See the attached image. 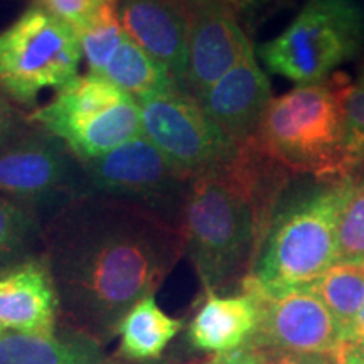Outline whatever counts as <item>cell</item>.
<instances>
[{
	"instance_id": "cell-1",
	"label": "cell",
	"mask_w": 364,
	"mask_h": 364,
	"mask_svg": "<svg viewBox=\"0 0 364 364\" xmlns=\"http://www.w3.org/2000/svg\"><path fill=\"white\" fill-rule=\"evenodd\" d=\"M43 257L63 327L105 346L125 314L174 270L184 241L179 228L149 209L86 194L46 223Z\"/></svg>"
},
{
	"instance_id": "cell-2",
	"label": "cell",
	"mask_w": 364,
	"mask_h": 364,
	"mask_svg": "<svg viewBox=\"0 0 364 364\" xmlns=\"http://www.w3.org/2000/svg\"><path fill=\"white\" fill-rule=\"evenodd\" d=\"M294 179L253 139L240 144L223 171L194 177L179 230L204 292L248 275L273 211Z\"/></svg>"
},
{
	"instance_id": "cell-3",
	"label": "cell",
	"mask_w": 364,
	"mask_h": 364,
	"mask_svg": "<svg viewBox=\"0 0 364 364\" xmlns=\"http://www.w3.org/2000/svg\"><path fill=\"white\" fill-rule=\"evenodd\" d=\"M349 179L314 181L297 191L290 182L252 270L241 280L243 289L270 295L307 287L338 262V225Z\"/></svg>"
},
{
	"instance_id": "cell-4",
	"label": "cell",
	"mask_w": 364,
	"mask_h": 364,
	"mask_svg": "<svg viewBox=\"0 0 364 364\" xmlns=\"http://www.w3.org/2000/svg\"><path fill=\"white\" fill-rule=\"evenodd\" d=\"M344 75L297 85L272 98L253 140L294 177L344 181L361 169L349 147L343 108Z\"/></svg>"
},
{
	"instance_id": "cell-5",
	"label": "cell",
	"mask_w": 364,
	"mask_h": 364,
	"mask_svg": "<svg viewBox=\"0 0 364 364\" xmlns=\"http://www.w3.org/2000/svg\"><path fill=\"white\" fill-rule=\"evenodd\" d=\"M27 118L80 161H93L144 135L139 102L95 73L76 76Z\"/></svg>"
},
{
	"instance_id": "cell-6",
	"label": "cell",
	"mask_w": 364,
	"mask_h": 364,
	"mask_svg": "<svg viewBox=\"0 0 364 364\" xmlns=\"http://www.w3.org/2000/svg\"><path fill=\"white\" fill-rule=\"evenodd\" d=\"M363 43L364 16L354 0H307L277 38L258 48V56L275 75L314 85L356 58Z\"/></svg>"
},
{
	"instance_id": "cell-7",
	"label": "cell",
	"mask_w": 364,
	"mask_h": 364,
	"mask_svg": "<svg viewBox=\"0 0 364 364\" xmlns=\"http://www.w3.org/2000/svg\"><path fill=\"white\" fill-rule=\"evenodd\" d=\"M83 61L75 29L43 4H33L0 31V93L34 107L41 91L61 90L78 76Z\"/></svg>"
},
{
	"instance_id": "cell-8",
	"label": "cell",
	"mask_w": 364,
	"mask_h": 364,
	"mask_svg": "<svg viewBox=\"0 0 364 364\" xmlns=\"http://www.w3.org/2000/svg\"><path fill=\"white\" fill-rule=\"evenodd\" d=\"M86 194L83 164L38 125L0 152V196L26 208L43 225Z\"/></svg>"
},
{
	"instance_id": "cell-9",
	"label": "cell",
	"mask_w": 364,
	"mask_h": 364,
	"mask_svg": "<svg viewBox=\"0 0 364 364\" xmlns=\"http://www.w3.org/2000/svg\"><path fill=\"white\" fill-rule=\"evenodd\" d=\"M136 102L142 134L193 179L223 171L238 154L240 144L228 139L181 85L172 83Z\"/></svg>"
},
{
	"instance_id": "cell-10",
	"label": "cell",
	"mask_w": 364,
	"mask_h": 364,
	"mask_svg": "<svg viewBox=\"0 0 364 364\" xmlns=\"http://www.w3.org/2000/svg\"><path fill=\"white\" fill-rule=\"evenodd\" d=\"M81 164L88 194L136 204L176 228L181 226L193 177L176 167L145 135Z\"/></svg>"
},
{
	"instance_id": "cell-11",
	"label": "cell",
	"mask_w": 364,
	"mask_h": 364,
	"mask_svg": "<svg viewBox=\"0 0 364 364\" xmlns=\"http://www.w3.org/2000/svg\"><path fill=\"white\" fill-rule=\"evenodd\" d=\"M243 290L260 300V326L250 348L329 358L338 353L343 332L311 285L270 295Z\"/></svg>"
},
{
	"instance_id": "cell-12",
	"label": "cell",
	"mask_w": 364,
	"mask_h": 364,
	"mask_svg": "<svg viewBox=\"0 0 364 364\" xmlns=\"http://www.w3.org/2000/svg\"><path fill=\"white\" fill-rule=\"evenodd\" d=\"M188 14L189 59L184 88L199 100L255 49L238 16L223 0H199L188 7Z\"/></svg>"
},
{
	"instance_id": "cell-13",
	"label": "cell",
	"mask_w": 364,
	"mask_h": 364,
	"mask_svg": "<svg viewBox=\"0 0 364 364\" xmlns=\"http://www.w3.org/2000/svg\"><path fill=\"white\" fill-rule=\"evenodd\" d=\"M117 9L127 36L184 88L189 59L188 9L176 0H118Z\"/></svg>"
},
{
	"instance_id": "cell-14",
	"label": "cell",
	"mask_w": 364,
	"mask_h": 364,
	"mask_svg": "<svg viewBox=\"0 0 364 364\" xmlns=\"http://www.w3.org/2000/svg\"><path fill=\"white\" fill-rule=\"evenodd\" d=\"M272 98L270 80L252 51L208 88L199 103L228 139L243 144L257 134Z\"/></svg>"
},
{
	"instance_id": "cell-15",
	"label": "cell",
	"mask_w": 364,
	"mask_h": 364,
	"mask_svg": "<svg viewBox=\"0 0 364 364\" xmlns=\"http://www.w3.org/2000/svg\"><path fill=\"white\" fill-rule=\"evenodd\" d=\"M61 309L53 275L43 255L0 273V327L24 334L59 331Z\"/></svg>"
},
{
	"instance_id": "cell-16",
	"label": "cell",
	"mask_w": 364,
	"mask_h": 364,
	"mask_svg": "<svg viewBox=\"0 0 364 364\" xmlns=\"http://www.w3.org/2000/svg\"><path fill=\"white\" fill-rule=\"evenodd\" d=\"M260 326V300L248 290L236 295L204 292L188 324V343L196 351L228 354L248 348Z\"/></svg>"
},
{
	"instance_id": "cell-17",
	"label": "cell",
	"mask_w": 364,
	"mask_h": 364,
	"mask_svg": "<svg viewBox=\"0 0 364 364\" xmlns=\"http://www.w3.org/2000/svg\"><path fill=\"white\" fill-rule=\"evenodd\" d=\"M0 364H120L98 341L59 327L56 334H0Z\"/></svg>"
},
{
	"instance_id": "cell-18",
	"label": "cell",
	"mask_w": 364,
	"mask_h": 364,
	"mask_svg": "<svg viewBox=\"0 0 364 364\" xmlns=\"http://www.w3.org/2000/svg\"><path fill=\"white\" fill-rule=\"evenodd\" d=\"M182 327L184 321L164 312L154 295L139 300L117 327L118 359L124 363L159 361Z\"/></svg>"
},
{
	"instance_id": "cell-19",
	"label": "cell",
	"mask_w": 364,
	"mask_h": 364,
	"mask_svg": "<svg viewBox=\"0 0 364 364\" xmlns=\"http://www.w3.org/2000/svg\"><path fill=\"white\" fill-rule=\"evenodd\" d=\"M100 76L107 78L127 95L140 100L176 83L152 56H149L129 36L113 54Z\"/></svg>"
},
{
	"instance_id": "cell-20",
	"label": "cell",
	"mask_w": 364,
	"mask_h": 364,
	"mask_svg": "<svg viewBox=\"0 0 364 364\" xmlns=\"http://www.w3.org/2000/svg\"><path fill=\"white\" fill-rule=\"evenodd\" d=\"M311 287L344 334L364 306V260L336 262Z\"/></svg>"
},
{
	"instance_id": "cell-21",
	"label": "cell",
	"mask_w": 364,
	"mask_h": 364,
	"mask_svg": "<svg viewBox=\"0 0 364 364\" xmlns=\"http://www.w3.org/2000/svg\"><path fill=\"white\" fill-rule=\"evenodd\" d=\"M44 225L38 216L0 196V273L43 255Z\"/></svg>"
},
{
	"instance_id": "cell-22",
	"label": "cell",
	"mask_w": 364,
	"mask_h": 364,
	"mask_svg": "<svg viewBox=\"0 0 364 364\" xmlns=\"http://www.w3.org/2000/svg\"><path fill=\"white\" fill-rule=\"evenodd\" d=\"M117 4L118 0L105 9L93 24L76 33L88 73L102 75L105 66L127 39V33L118 19Z\"/></svg>"
},
{
	"instance_id": "cell-23",
	"label": "cell",
	"mask_w": 364,
	"mask_h": 364,
	"mask_svg": "<svg viewBox=\"0 0 364 364\" xmlns=\"http://www.w3.org/2000/svg\"><path fill=\"white\" fill-rule=\"evenodd\" d=\"M364 260V166L349 179L338 225V262Z\"/></svg>"
},
{
	"instance_id": "cell-24",
	"label": "cell",
	"mask_w": 364,
	"mask_h": 364,
	"mask_svg": "<svg viewBox=\"0 0 364 364\" xmlns=\"http://www.w3.org/2000/svg\"><path fill=\"white\" fill-rule=\"evenodd\" d=\"M343 108L349 147L359 167L364 166V65L353 81L343 83Z\"/></svg>"
},
{
	"instance_id": "cell-25",
	"label": "cell",
	"mask_w": 364,
	"mask_h": 364,
	"mask_svg": "<svg viewBox=\"0 0 364 364\" xmlns=\"http://www.w3.org/2000/svg\"><path fill=\"white\" fill-rule=\"evenodd\" d=\"M58 19L66 22L75 33L86 29L117 0H39Z\"/></svg>"
},
{
	"instance_id": "cell-26",
	"label": "cell",
	"mask_w": 364,
	"mask_h": 364,
	"mask_svg": "<svg viewBox=\"0 0 364 364\" xmlns=\"http://www.w3.org/2000/svg\"><path fill=\"white\" fill-rule=\"evenodd\" d=\"M31 122L16 103L0 93V152L31 129Z\"/></svg>"
},
{
	"instance_id": "cell-27",
	"label": "cell",
	"mask_w": 364,
	"mask_h": 364,
	"mask_svg": "<svg viewBox=\"0 0 364 364\" xmlns=\"http://www.w3.org/2000/svg\"><path fill=\"white\" fill-rule=\"evenodd\" d=\"M263 364H336L329 356H312V354H294L279 351H262Z\"/></svg>"
},
{
	"instance_id": "cell-28",
	"label": "cell",
	"mask_w": 364,
	"mask_h": 364,
	"mask_svg": "<svg viewBox=\"0 0 364 364\" xmlns=\"http://www.w3.org/2000/svg\"><path fill=\"white\" fill-rule=\"evenodd\" d=\"M204 364H263V353L248 346L238 351L215 356Z\"/></svg>"
},
{
	"instance_id": "cell-29",
	"label": "cell",
	"mask_w": 364,
	"mask_h": 364,
	"mask_svg": "<svg viewBox=\"0 0 364 364\" xmlns=\"http://www.w3.org/2000/svg\"><path fill=\"white\" fill-rule=\"evenodd\" d=\"M332 361L336 364L344 363V361H354V363L364 364V341L351 346H341L338 353L332 356Z\"/></svg>"
},
{
	"instance_id": "cell-30",
	"label": "cell",
	"mask_w": 364,
	"mask_h": 364,
	"mask_svg": "<svg viewBox=\"0 0 364 364\" xmlns=\"http://www.w3.org/2000/svg\"><path fill=\"white\" fill-rule=\"evenodd\" d=\"M228 7L240 17H252L255 12L260 11L267 0H223Z\"/></svg>"
},
{
	"instance_id": "cell-31",
	"label": "cell",
	"mask_w": 364,
	"mask_h": 364,
	"mask_svg": "<svg viewBox=\"0 0 364 364\" xmlns=\"http://www.w3.org/2000/svg\"><path fill=\"white\" fill-rule=\"evenodd\" d=\"M364 341V306L361 307V311L356 316V318L353 321V324L346 329L343 334V344L341 346H351V344H358Z\"/></svg>"
},
{
	"instance_id": "cell-32",
	"label": "cell",
	"mask_w": 364,
	"mask_h": 364,
	"mask_svg": "<svg viewBox=\"0 0 364 364\" xmlns=\"http://www.w3.org/2000/svg\"><path fill=\"white\" fill-rule=\"evenodd\" d=\"M120 364H174V363L162 361V359H159V361H152V363H120Z\"/></svg>"
},
{
	"instance_id": "cell-33",
	"label": "cell",
	"mask_w": 364,
	"mask_h": 364,
	"mask_svg": "<svg viewBox=\"0 0 364 364\" xmlns=\"http://www.w3.org/2000/svg\"><path fill=\"white\" fill-rule=\"evenodd\" d=\"M176 2H179L181 6H184L186 9H188L189 6H193V4H196V2H199V0H176Z\"/></svg>"
},
{
	"instance_id": "cell-34",
	"label": "cell",
	"mask_w": 364,
	"mask_h": 364,
	"mask_svg": "<svg viewBox=\"0 0 364 364\" xmlns=\"http://www.w3.org/2000/svg\"><path fill=\"white\" fill-rule=\"evenodd\" d=\"M339 364H361V363H354V361H344V363H339Z\"/></svg>"
},
{
	"instance_id": "cell-35",
	"label": "cell",
	"mask_w": 364,
	"mask_h": 364,
	"mask_svg": "<svg viewBox=\"0 0 364 364\" xmlns=\"http://www.w3.org/2000/svg\"><path fill=\"white\" fill-rule=\"evenodd\" d=\"M2 332H4V329H2V327H0V334H2Z\"/></svg>"
}]
</instances>
